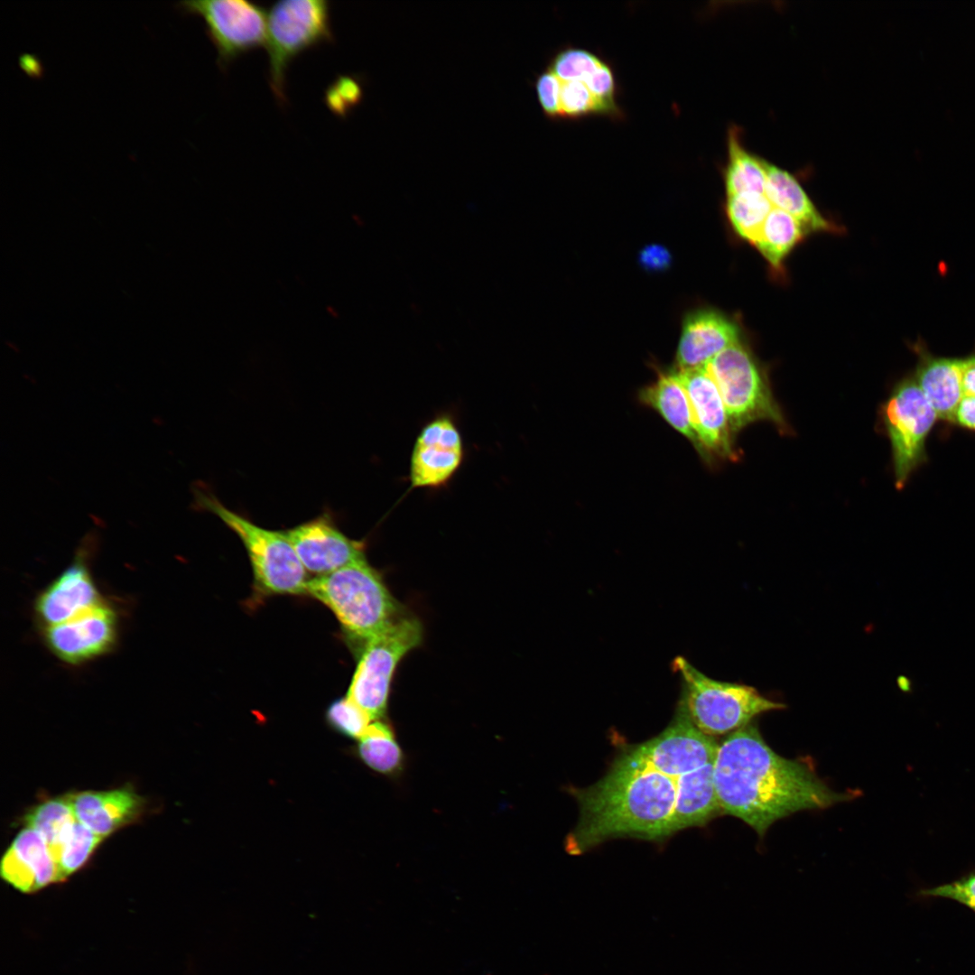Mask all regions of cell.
<instances>
[{"mask_svg": "<svg viewBox=\"0 0 975 975\" xmlns=\"http://www.w3.org/2000/svg\"><path fill=\"white\" fill-rule=\"evenodd\" d=\"M804 233L801 224L793 216L774 207L753 245L771 266L779 269L786 255L802 240Z\"/></svg>", "mask_w": 975, "mask_h": 975, "instance_id": "d4e9b609", "label": "cell"}, {"mask_svg": "<svg viewBox=\"0 0 975 975\" xmlns=\"http://www.w3.org/2000/svg\"><path fill=\"white\" fill-rule=\"evenodd\" d=\"M268 81L277 102L286 103V72L303 51L333 42L330 4L327 0H280L267 15Z\"/></svg>", "mask_w": 975, "mask_h": 975, "instance_id": "8992f818", "label": "cell"}, {"mask_svg": "<svg viewBox=\"0 0 975 975\" xmlns=\"http://www.w3.org/2000/svg\"><path fill=\"white\" fill-rule=\"evenodd\" d=\"M182 14L202 18L225 70L239 56L265 45V10L246 0H192L176 5Z\"/></svg>", "mask_w": 975, "mask_h": 975, "instance_id": "9c48e42d", "label": "cell"}, {"mask_svg": "<svg viewBox=\"0 0 975 975\" xmlns=\"http://www.w3.org/2000/svg\"><path fill=\"white\" fill-rule=\"evenodd\" d=\"M326 720L339 734L358 739L373 721L347 696L334 701L327 709Z\"/></svg>", "mask_w": 975, "mask_h": 975, "instance_id": "f546056e", "label": "cell"}, {"mask_svg": "<svg viewBox=\"0 0 975 975\" xmlns=\"http://www.w3.org/2000/svg\"><path fill=\"white\" fill-rule=\"evenodd\" d=\"M953 421L975 430V396L963 395L955 411Z\"/></svg>", "mask_w": 975, "mask_h": 975, "instance_id": "e575fe53", "label": "cell"}, {"mask_svg": "<svg viewBox=\"0 0 975 975\" xmlns=\"http://www.w3.org/2000/svg\"><path fill=\"white\" fill-rule=\"evenodd\" d=\"M738 326L721 313L701 310L682 324L676 354L677 370L706 366L716 355L738 342Z\"/></svg>", "mask_w": 975, "mask_h": 975, "instance_id": "e0dca14e", "label": "cell"}, {"mask_svg": "<svg viewBox=\"0 0 975 975\" xmlns=\"http://www.w3.org/2000/svg\"><path fill=\"white\" fill-rule=\"evenodd\" d=\"M774 206L765 193L741 192L728 196L727 215L736 233L754 243Z\"/></svg>", "mask_w": 975, "mask_h": 975, "instance_id": "484cf974", "label": "cell"}, {"mask_svg": "<svg viewBox=\"0 0 975 975\" xmlns=\"http://www.w3.org/2000/svg\"><path fill=\"white\" fill-rule=\"evenodd\" d=\"M673 665L682 678L681 703L694 726L708 736L735 731L757 715L784 709L748 685L713 680L679 656Z\"/></svg>", "mask_w": 975, "mask_h": 975, "instance_id": "5b68a950", "label": "cell"}, {"mask_svg": "<svg viewBox=\"0 0 975 975\" xmlns=\"http://www.w3.org/2000/svg\"><path fill=\"white\" fill-rule=\"evenodd\" d=\"M559 107L560 118L580 119L604 116L613 119L609 109L580 80H562Z\"/></svg>", "mask_w": 975, "mask_h": 975, "instance_id": "83f0119b", "label": "cell"}, {"mask_svg": "<svg viewBox=\"0 0 975 975\" xmlns=\"http://www.w3.org/2000/svg\"><path fill=\"white\" fill-rule=\"evenodd\" d=\"M937 414L915 379L901 382L884 407V421L892 446L896 486L902 488L924 460L925 439Z\"/></svg>", "mask_w": 975, "mask_h": 975, "instance_id": "30bf717a", "label": "cell"}, {"mask_svg": "<svg viewBox=\"0 0 975 975\" xmlns=\"http://www.w3.org/2000/svg\"><path fill=\"white\" fill-rule=\"evenodd\" d=\"M103 839L79 822H76L57 859L61 881L87 863Z\"/></svg>", "mask_w": 975, "mask_h": 975, "instance_id": "4316f807", "label": "cell"}, {"mask_svg": "<svg viewBox=\"0 0 975 975\" xmlns=\"http://www.w3.org/2000/svg\"><path fill=\"white\" fill-rule=\"evenodd\" d=\"M464 458L462 436L454 419L439 415L428 422L414 441L410 460L413 488H438L446 485Z\"/></svg>", "mask_w": 975, "mask_h": 975, "instance_id": "7c38bea8", "label": "cell"}, {"mask_svg": "<svg viewBox=\"0 0 975 975\" xmlns=\"http://www.w3.org/2000/svg\"><path fill=\"white\" fill-rule=\"evenodd\" d=\"M915 381L937 417L953 421L955 411L963 397L960 359L935 358L920 353Z\"/></svg>", "mask_w": 975, "mask_h": 975, "instance_id": "d6986e66", "label": "cell"}, {"mask_svg": "<svg viewBox=\"0 0 975 975\" xmlns=\"http://www.w3.org/2000/svg\"><path fill=\"white\" fill-rule=\"evenodd\" d=\"M76 822L70 794L44 801L25 816V825L42 835L56 862Z\"/></svg>", "mask_w": 975, "mask_h": 975, "instance_id": "603a6c76", "label": "cell"}, {"mask_svg": "<svg viewBox=\"0 0 975 975\" xmlns=\"http://www.w3.org/2000/svg\"><path fill=\"white\" fill-rule=\"evenodd\" d=\"M51 652L69 664H80L113 650L118 636V619L106 601L57 625L43 627Z\"/></svg>", "mask_w": 975, "mask_h": 975, "instance_id": "8fae6325", "label": "cell"}, {"mask_svg": "<svg viewBox=\"0 0 975 975\" xmlns=\"http://www.w3.org/2000/svg\"><path fill=\"white\" fill-rule=\"evenodd\" d=\"M639 263L649 272H661L671 265L672 255L664 246L650 245L640 252Z\"/></svg>", "mask_w": 975, "mask_h": 975, "instance_id": "836d02e7", "label": "cell"}, {"mask_svg": "<svg viewBox=\"0 0 975 975\" xmlns=\"http://www.w3.org/2000/svg\"><path fill=\"white\" fill-rule=\"evenodd\" d=\"M192 493L196 509L218 516L241 540L260 593L306 594V570L284 531L261 527L230 510L203 484L194 485Z\"/></svg>", "mask_w": 975, "mask_h": 975, "instance_id": "277c9868", "label": "cell"}, {"mask_svg": "<svg viewBox=\"0 0 975 975\" xmlns=\"http://www.w3.org/2000/svg\"><path fill=\"white\" fill-rule=\"evenodd\" d=\"M599 54L580 47L565 46L559 50L549 62L548 70L561 80L584 81L603 62Z\"/></svg>", "mask_w": 975, "mask_h": 975, "instance_id": "f1b7e54d", "label": "cell"}, {"mask_svg": "<svg viewBox=\"0 0 975 975\" xmlns=\"http://www.w3.org/2000/svg\"><path fill=\"white\" fill-rule=\"evenodd\" d=\"M306 594L327 606L361 648L404 615L367 559L308 580Z\"/></svg>", "mask_w": 975, "mask_h": 975, "instance_id": "3957f363", "label": "cell"}, {"mask_svg": "<svg viewBox=\"0 0 975 975\" xmlns=\"http://www.w3.org/2000/svg\"><path fill=\"white\" fill-rule=\"evenodd\" d=\"M562 80L550 70L543 71L535 80V91L543 114L551 119L560 118V89Z\"/></svg>", "mask_w": 975, "mask_h": 975, "instance_id": "d6a6232c", "label": "cell"}, {"mask_svg": "<svg viewBox=\"0 0 975 975\" xmlns=\"http://www.w3.org/2000/svg\"><path fill=\"white\" fill-rule=\"evenodd\" d=\"M639 398L643 404L655 409L696 447H700L687 394L674 372L660 376L654 384L641 391Z\"/></svg>", "mask_w": 975, "mask_h": 975, "instance_id": "44dd1931", "label": "cell"}, {"mask_svg": "<svg viewBox=\"0 0 975 975\" xmlns=\"http://www.w3.org/2000/svg\"><path fill=\"white\" fill-rule=\"evenodd\" d=\"M358 740L356 753L370 769L386 775L402 769L403 750L387 723L375 720Z\"/></svg>", "mask_w": 975, "mask_h": 975, "instance_id": "cb8c5ba5", "label": "cell"}, {"mask_svg": "<svg viewBox=\"0 0 975 975\" xmlns=\"http://www.w3.org/2000/svg\"><path fill=\"white\" fill-rule=\"evenodd\" d=\"M95 536L86 535L73 562L37 596L34 610L43 627L65 622L104 601L86 562Z\"/></svg>", "mask_w": 975, "mask_h": 975, "instance_id": "4fadbf2b", "label": "cell"}, {"mask_svg": "<svg viewBox=\"0 0 975 975\" xmlns=\"http://www.w3.org/2000/svg\"><path fill=\"white\" fill-rule=\"evenodd\" d=\"M422 640L419 619L404 614L361 648L347 697L372 720L383 718L387 709L390 686L404 656Z\"/></svg>", "mask_w": 975, "mask_h": 975, "instance_id": "52a82bcc", "label": "cell"}, {"mask_svg": "<svg viewBox=\"0 0 975 975\" xmlns=\"http://www.w3.org/2000/svg\"><path fill=\"white\" fill-rule=\"evenodd\" d=\"M917 895L923 898L952 899L975 913V868L951 882L922 888Z\"/></svg>", "mask_w": 975, "mask_h": 975, "instance_id": "1f68e13d", "label": "cell"}, {"mask_svg": "<svg viewBox=\"0 0 975 975\" xmlns=\"http://www.w3.org/2000/svg\"><path fill=\"white\" fill-rule=\"evenodd\" d=\"M705 766L682 772L634 748L625 752L603 778L577 794L580 820L567 837V851L580 854L610 838L658 840L678 831L679 810Z\"/></svg>", "mask_w": 975, "mask_h": 975, "instance_id": "6da1fadb", "label": "cell"}, {"mask_svg": "<svg viewBox=\"0 0 975 975\" xmlns=\"http://www.w3.org/2000/svg\"><path fill=\"white\" fill-rule=\"evenodd\" d=\"M692 409L701 449L720 457H735L731 431L720 390L706 366L674 372Z\"/></svg>", "mask_w": 975, "mask_h": 975, "instance_id": "9a60e30c", "label": "cell"}, {"mask_svg": "<svg viewBox=\"0 0 975 975\" xmlns=\"http://www.w3.org/2000/svg\"><path fill=\"white\" fill-rule=\"evenodd\" d=\"M70 799L77 821L103 838L135 821L144 809V798L130 787L83 791Z\"/></svg>", "mask_w": 975, "mask_h": 975, "instance_id": "ac0fdd59", "label": "cell"}, {"mask_svg": "<svg viewBox=\"0 0 975 975\" xmlns=\"http://www.w3.org/2000/svg\"><path fill=\"white\" fill-rule=\"evenodd\" d=\"M765 194L775 208L793 216L804 232L836 231L837 227L816 209L799 181L788 171L766 162Z\"/></svg>", "mask_w": 975, "mask_h": 975, "instance_id": "ffe728a7", "label": "cell"}, {"mask_svg": "<svg viewBox=\"0 0 975 975\" xmlns=\"http://www.w3.org/2000/svg\"><path fill=\"white\" fill-rule=\"evenodd\" d=\"M306 571L318 576L366 560L364 544L346 536L329 514L284 531Z\"/></svg>", "mask_w": 975, "mask_h": 975, "instance_id": "5bb4252c", "label": "cell"}, {"mask_svg": "<svg viewBox=\"0 0 975 975\" xmlns=\"http://www.w3.org/2000/svg\"><path fill=\"white\" fill-rule=\"evenodd\" d=\"M713 781L721 812L761 836L794 812L825 809L853 797L829 788L807 765L776 754L751 723L719 745Z\"/></svg>", "mask_w": 975, "mask_h": 975, "instance_id": "7a4b0ae2", "label": "cell"}, {"mask_svg": "<svg viewBox=\"0 0 975 975\" xmlns=\"http://www.w3.org/2000/svg\"><path fill=\"white\" fill-rule=\"evenodd\" d=\"M960 371L963 395L975 396V355L960 359Z\"/></svg>", "mask_w": 975, "mask_h": 975, "instance_id": "d590c367", "label": "cell"}, {"mask_svg": "<svg viewBox=\"0 0 975 975\" xmlns=\"http://www.w3.org/2000/svg\"><path fill=\"white\" fill-rule=\"evenodd\" d=\"M3 878L24 893L61 881L58 864L42 835L30 827L21 830L1 862Z\"/></svg>", "mask_w": 975, "mask_h": 975, "instance_id": "2e32d148", "label": "cell"}, {"mask_svg": "<svg viewBox=\"0 0 975 975\" xmlns=\"http://www.w3.org/2000/svg\"><path fill=\"white\" fill-rule=\"evenodd\" d=\"M706 367L721 395L732 434L760 420L785 427L766 376L739 341L716 355Z\"/></svg>", "mask_w": 975, "mask_h": 975, "instance_id": "ba28073f", "label": "cell"}, {"mask_svg": "<svg viewBox=\"0 0 975 975\" xmlns=\"http://www.w3.org/2000/svg\"><path fill=\"white\" fill-rule=\"evenodd\" d=\"M766 162L745 147L740 130L731 125L728 130L727 161L723 169L727 196L741 192L765 193Z\"/></svg>", "mask_w": 975, "mask_h": 975, "instance_id": "7402d4cb", "label": "cell"}, {"mask_svg": "<svg viewBox=\"0 0 975 975\" xmlns=\"http://www.w3.org/2000/svg\"><path fill=\"white\" fill-rule=\"evenodd\" d=\"M360 82L354 77L339 76L325 91V103L335 115L344 117L362 100Z\"/></svg>", "mask_w": 975, "mask_h": 975, "instance_id": "4dcf8cb0", "label": "cell"}]
</instances>
